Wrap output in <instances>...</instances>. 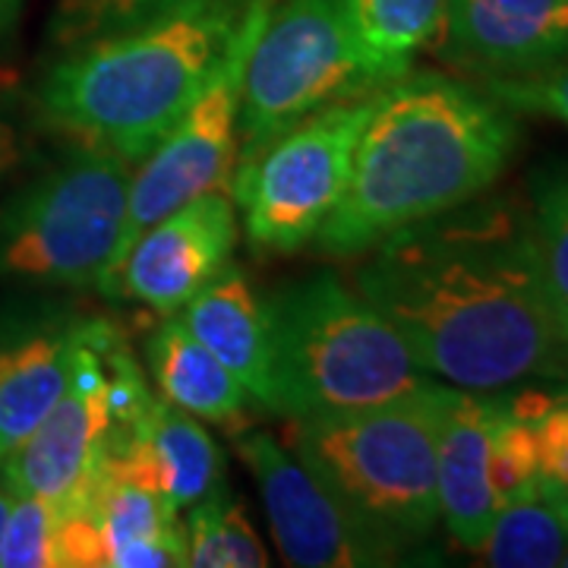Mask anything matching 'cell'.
Segmentation results:
<instances>
[{
    "label": "cell",
    "instance_id": "836d02e7",
    "mask_svg": "<svg viewBox=\"0 0 568 568\" xmlns=\"http://www.w3.org/2000/svg\"><path fill=\"white\" fill-rule=\"evenodd\" d=\"M562 566H568V549H566V556H562Z\"/></svg>",
    "mask_w": 568,
    "mask_h": 568
},
{
    "label": "cell",
    "instance_id": "f1b7e54d",
    "mask_svg": "<svg viewBox=\"0 0 568 568\" xmlns=\"http://www.w3.org/2000/svg\"><path fill=\"white\" fill-rule=\"evenodd\" d=\"M22 3H26V0H0V44L17 32Z\"/></svg>",
    "mask_w": 568,
    "mask_h": 568
},
{
    "label": "cell",
    "instance_id": "ac0fdd59",
    "mask_svg": "<svg viewBox=\"0 0 568 568\" xmlns=\"http://www.w3.org/2000/svg\"><path fill=\"white\" fill-rule=\"evenodd\" d=\"M149 376L164 402L193 414L203 424L244 433L253 424V395L222 364V357L190 332L181 313H171L145 342Z\"/></svg>",
    "mask_w": 568,
    "mask_h": 568
},
{
    "label": "cell",
    "instance_id": "9a60e30c",
    "mask_svg": "<svg viewBox=\"0 0 568 568\" xmlns=\"http://www.w3.org/2000/svg\"><path fill=\"white\" fill-rule=\"evenodd\" d=\"M499 398L487 392L448 386L443 395L436 480H439V518L452 540L467 552H477L499 515L493 489V426Z\"/></svg>",
    "mask_w": 568,
    "mask_h": 568
},
{
    "label": "cell",
    "instance_id": "ba28073f",
    "mask_svg": "<svg viewBox=\"0 0 568 568\" xmlns=\"http://www.w3.org/2000/svg\"><path fill=\"white\" fill-rule=\"evenodd\" d=\"M376 92L351 36L347 0H272L250 48L237 162L325 104Z\"/></svg>",
    "mask_w": 568,
    "mask_h": 568
},
{
    "label": "cell",
    "instance_id": "7c38bea8",
    "mask_svg": "<svg viewBox=\"0 0 568 568\" xmlns=\"http://www.w3.org/2000/svg\"><path fill=\"white\" fill-rule=\"evenodd\" d=\"M237 234L231 190H209L142 231L104 294L136 301L162 316L181 313L231 263Z\"/></svg>",
    "mask_w": 568,
    "mask_h": 568
},
{
    "label": "cell",
    "instance_id": "7402d4cb",
    "mask_svg": "<svg viewBox=\"0 0 568 568\" xmlns=\"http://www.w3.org/2000/svg\"><path fill=\"white\" fill-rule=\"evenodd\" d=\"M183 3L190 0H58L48 22V41L54 51H70L85 41L159 20Z\"/></svg>",
    "mask_w": 568,
    "mask_h": 568
},
{
    "label": "cell",
    "instance_id": "9c48e42d",
    "mask_svg": "<svg viewBox=\"0 0 568 568\" xmlns=\"http://www.w3.org/2000/svg\"><path fill=\"white\" fill-rule=\"evenodd\" d=\"M272 0H250L234 41L205 82L203 92L164 133L159 145L133 168L126 222H123L121 246L108 268L99 291H108L130 244L149 231L152 224L174 212L178 205L203 196L209 190H231V174L237 168V121H241V95H244V70L250 48L263 26Z\"/></svg>",
    "mask_w": 568,
    "mask_h": 568
},
{
    "label": "cell",
    "instance_id": "484cf974",
    "mask_svg": "<svg viewBox=\"0 0 568 568\" xmlns=\"http://www.w3.org/2000/svg\"><path fill=\"white\" fill-rule=\"evenodd\" d=\"M480 89L515 114H537L568 126V61L518 77H484Z\"/></svg>",
    "mask_w": 568,
    "mask_h": 568
},
{
    "label": "cell",
    "instance_id": "ffe728a7",
    "mask_svg": "<svg viewBox=\"0 0 568 568\" xmlns=\"http://www.w3.org/2000/svg\"><path fill=\"white\" fill-rule=\"evenodd\" d=\"M568 549V506L547 489L499 508L484 547L477 549L496 568H556Z\"/></svg>",
    "mask_w": 568,
    "mask_h": 568
},
{
    "label": "cell",
    "instance_id": "7a4b0ae2",
    "mask_svg": "<svg viewBox=\"0 0 568 568\" xmlns=\"http://www.w3.org/2000/svg\"><path fill=\"white\" fill-rule=\"evenodd\" d=\"M515 111L484 89L436 73H405L376 89L345 196L313 244L354 260L383 237L484 196L506 171Z\"/></svg>",
    "mask_w": 568,
    "mask_h": 568
},
{
    "label": "cell",
    "instance_id": "5bb4252c",
    "mask_svg": "<svg viewBox=\"0 0 568 568\" xmlns=\"http://www.w3.org/2000/svg\"><path fill=\"white\" fill-rule=\"evenodd\" d=\"M443 54L480 77L568 61V0H448Z\"/></svg>",
    "mask_w": 568,
    "mask_h": 568
},
{
    "label": "cell",
    "instance_id": "e0dca14e",
    "mask_svg": "<svg viewBox=\"0 0 568 568\" xmlns=\"http://www.w3.org/2000/svg\"><path fill=\"white\" fill-rule=\"evenodd\" d=\"M85 320H51L0 335V458L58 405L77 364Z\"/></svg>",
    "mask_w": 568,
    "mask_h": 568
},
{
    "label": "cell",
    "instance_id": "83f0119b",
    "mask_svg": "<svg viewBox=\"0 0 568 568\" xmlns=\"http://www.w3.org/2000/svg\"><path fill=\"white\" fill-rule=\"evenodd\" d=\"M22 162V142L17 126L0 114V181Z\"/></svg>",
    "mask_w": 568,
    "mask_h": 568
},
{
    "label": "cell",
    "instance_id": "d6a6232c",
    "mask_svg": "<svg viewBox=\"0 0 568 568\" xmlns=\"http://www.w3.org/2000/svg\"><path fill=\"white\" fill-rule=\"evenodd\" d=\"M552 496H556V493H552ZM556 499H562V503H566V506H568V496H556Z\"/></svg>",
    "mask_w": 568,
    "mask_h": 568
},
{
    "label": "cell",
    "instance_id": "30bf717a",
    "mask_svg": "<svg viewBox=\"0 0 568 568\" xmlns=\"http://www.w3.org/2000/svg\"><path fill=\"white\" fill-rule=\"evenodd\" d=\"M111 335L114 325L85 320L77 364L58 405L0 458V484L10 496H36L58 511L85 506L118 429L104 364Z\"/></svg>",
    "mask_w": 568,
    "mask_h": 568
},
{
    "label": "cell",
    "instance_id": "2e32d148",
    "mask_svg": "<svg viewBox=\"0 0 568 568\" xmlns=\"http://www.w3.org/2000/svg\"><path fill=\"white\" fill-rule=\"evenodd\" d=\"M181 320L222 364L244 383L256 405L278 414L272 328L265 301L253 291L241 265L227 263L203 291L181 310Z\"/></svg>",
    "mask_w": 568,
    "mask_h": 568
},
{
    "label": "cell",
    "instance_id": "277c9868",
    "mask_svg": "<svg viewBox=\"0 0 568 568\" xmlns=\"http://www.w3.org/2000/svg\"><path fill=\"white\" fill-rule=\"evenodd\" d=\"M443 395V383H426L388 405L291 417L287 448L297 462L398 556L443 521L436 480Z\"/></svg>",
    "mask_w": 568,
    "mask_h": 568
},
{
    "label": "cell",
    "instance_id": "d6986e66",
    "mask_svg": "<svg viewBox=\"0 0 568 568\" xmlns=\"http://www.w3.org/2000/svg\"><path fill=\"white\" fill-rule=\"evenodd\" d=\"M448 0H347L351 36L373 89L410 73L414 58L443 39Z\"/></svg>",
    "mask_w": 568,
    "mask_h": 568
},
{
    "label": "cell",
    "instance_id": "d4e9b609",
    "mask_svg": "<svg viewBox=\"0 0 568 568\" xmlns=\"http://www.w3.org/2000/svg\"><path fill=\"white\" fill-rule=\"evenodd\" d=\"M58 528V508L36 496H10V515L0 540V568H61Z\"/></svg>",
    "mask_w": 568,
    "mask_h": 568
},
{
    "label": "cell",
    "instance_id": "4dcf8cb0",
    "mask_svg": "<svg viewBox=\"0 0 568 568\" xmlns=\"http://www.w3.org/2000/svg\"><path fill=\"white\" fill-rule=\"evenodd\" d=\"M556 376H559V379H562V395H566V398H568V364L562 366V369H559V373H556Z\"/></svg>",
    "mask_w": 568,
    "mask_h": 568
},
{
    "label": "cell",
    "instance_id": "8fae6325",
    "mask_svg": "<svg viewBox=\"0 0 568 568\" xmlns=\"http://www.w3.org/2000/svg\"><path fill=\"white\" fill-rule=\"evenodd\" d=\"M237 455L253 474L272 537L287 566H392L398 552L361 528L287 446L263 429L237 433Z\"/></svg>",
    "mask_w": 568,
    "mask_h": 568
},
{
    "label": "cell",
    "instance_id": "44dd1931",
    "mask_svg": "<svg viewBox=\"0 0 568 568\" xmlns=\"http://www.w3.org/2000/svg\"><path fill=\"white\" fill-rule=\"evenodd\" d=\"M190 568H263L268 566L260 530L241 499L215 489L203 503L186 508L183 521Z\"/></svg>",
    "mask_w": 568,
    "mask_h": 568
},
{
    "label": "cell",
    "instance_id": "52a82bcc",
    "mask_svg": "<svg viewBox=\"0 0 568 568\" xmlns=\"http://www.w3.org/2000/svg\"><path fill=\"white\" fill-rule=\"evenodd\" d=\"M376 92L347 95L287 126L253 159L237 162L231 196L256 253L287 256L316 241L345 196L354 145Z\"/></svg>",
    "mask_w": 568,
    "mask_h": 568
},
{
    "label": "cell",
    "instance_id": "3957f363",
    "mask_svg": "<svg viewBox=\"0 0 568 568\" xmlns=\"http://www.w3.org/2000/svg\"><path fill=\"white\" fill-rule=\"evenodd\" d=\"M246 3L190 0L159 20L61 51L36 92L41 121L73 145L136 168L212 80Z\"/></svg>",
    "mask_w": 568,
    "mask_h": 568
},
{
    "label": "cell",
    "instance_id": "4316f807",
    "mask_svg": "<svg viewBox=\"0 0 568 568\" xmlns=\"http://www.w3.org/2000/svg\"><path fill=\"white\" fill-rule=\"evenodd\" d=\"M537 465H540V489L556 496H568V398L547 395L544 407L530 417Z\"/></svg>",
    "mask_w": 568,
    "mask_h": 568
},
{
    "label": "cell",
    "instance_id": "5b68a950",
    "mask_svg": "<svg viewBox=\"0 0 568 568\" xmlns=\"http://www.w3.org/2000/svg\"><path fill=\"white\" fill-rule=\"evenodd\" d=\"M278 414L325 417L388 405L433 383L398 328L335 275L265 297Z\"/></svg>",
    "mask_w": 568,
    "mask_h": 568
},
{
    "label": "cell",
    "instance_id": "cb8c5ba5",
    "mask_svg": "<svg viewBox=\"0 0 568 568\" xmlns=\"http://www.w3.org/2000/svg\"><path fill=\"white\" fill-rule=\"evenodd\" d=\"M493 489L499 508L525 499L540 489V465H537V443L534 426L525 417H518L508 398H499V414L493 426Z\"/></svg>",
    "mask_w": 568,
    "mask_h": 568
},
{
    "label": "cell",
    "instance_id": "6da1fadb",
    "mask_svg": "<svg viewBox=\"0 0 568 568\" xmlns=\"http://www.w3.org/2000/svg\"><path fill=\"white\" fill-rule=\"evenodd\" d=\"M364 256L354 287L448 386L496 392L568 364L530 215L515 203L477 196L388 234Z\"/></svg>",
    "mask_w": 568,
    "mask_h": 568
},
{
    "label": "cell",
    "instance_id": "603a6c76",
    "mask_svg": "<svg viewBox=\"0 0 568 568\" xmlns=\"http://www.w3.org/2000/svg\"><path fill=\"white\" fill-rule=\"evenodd\" d=\"M530 215L534 250L556 325L568 323V174L544 183Z\"/></svg>",
    "mask_w": 568,
    "mask_h": 568
},
{
    "label": "cell",
    "instance_id": "f546056e",
    "mask_svg": "<svg viewBox=\"0 0 568 568\" xmlns=\"http://www.w3.org/2000/svg\"><path fill=\"white\" fill-rule=\"evenodd\" d=\"M7 515H10V493L0 484V540H3V528H7Z\"/></svg>",
    "mask_w": 568,
    "mask_h": 568
},
{
    "label": "cell",
    "instance_id": "1f68e13d",
    "mask_svg": "<svg viewBox=\"0 0 568 568\" xmlns=\"http://www.w3.org/2000/svg\"><path fill=\"white\" fill-rule=\"evenodd\" d=\"M559 335H562V342H566V347H568V323L559 325Z\"/></svg>",
    "mask_w": 568,
    "mask_h": 568
},
{
    "label": "cell",
    "instance_id": "4fadbf2b",
    "mask_svg": "<svg viewBox=\"0 0 568 568\" xmlns=\"http://www.w3.org/2000/svg\"><path fill=\"white\" fill-rule=\"evenodd\" d=\"M102 467L164 496L178 511L224 487V458L203 420L155 395L133 424L118 426Z\"/></svg>",
    "mask_w": 568,
    "mask_h": 568
},
{
    "label": "cell",
    "instance_id": "8992f818",
    "mask_svg": "<svg viewBox=\"0 0 568 568\" xmlns=\"http://www.w3.org/2000/svg\"><path fill=\"white\" fill-rule=\"evenodd\" d=\"M133 164L73 155L0 205V275L44 287H99L121 246Z\"/></svg>",
    "mask_w": 568,
    "mask_h": 568
}]
</instances>
